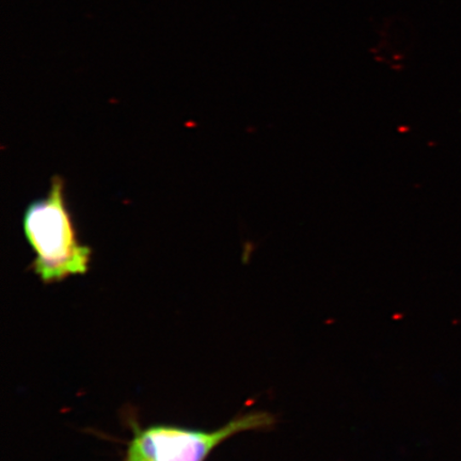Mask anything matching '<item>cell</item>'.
Returning a JSON list of instances; mask_svg holds the SVG:
<instances>
[{
  "mask_svg": "<svg viewBox=\"0 0 461 461\" xmlns=\"http://www.w3.org/2000/svg\"><path fill=\"white\" fill-rule=\"evenodd\" d=\"M36 258L33 269L44 284L88 272L91 250L80 245L63 197L59 176L51 180L46 198L29 204L23 221Z\"/></svg>",
  "mask_w": 461,
  "mask_h": 461,
  "instance_id": "6da1fadb",
  "label": "cell"
},
{
  "mask_svg": "<svg viewBox=\"0 0 461 461\" xmlns=\"http://www.w3.org/2000/svg\"><path fill=\"white\" fill-rule=\"evenodd\" d=\"M276 419L265 411L235 418L221 429L201 431L152 426L138 431L131 440L126 461H204L222 442L241 432L273 428Z\"/></svg>",
  "mask_w": 461,
  "mask_h": 461,
  "instance_id": "7a4b0ae2",
  "label": "cell"
}]
</instances>
